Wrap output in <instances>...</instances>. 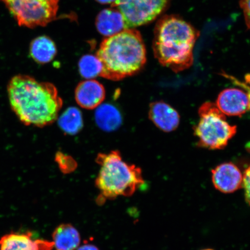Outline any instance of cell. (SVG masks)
<instances>
[{
  "label": "cell",
  "mask_w": 250,
  "mask_h": 250,
  "mask_svg": "<svg viewBox=\"0 0 250 250\" xmlns=\"http://www.w3.org/2000/svg\"><path fill=\"white\" fill-rule=\"evenodd\" d=\"M216 105L225 115L241 116L249 109V100L245 90L228 88L218 95Z\"/></svg>",
  "instance_id": "8"
},
{
  "label": "cell",
  "mask_w": 250,
  "mask_h": 250,
  "mask_svg": "<svg viewBox=\"0 0 250 250\" xmlns=\"http://www.w3.org/2000/svg\"><path fill=\"white\" fill-rule=\"evenodd\" d=\"M79 71L81 76L86 80H93L100 76L102 71V64L97 56L86 55L80 60Z\"/></svg>",
  "instance_id": "18"
},
{
  "label": "cell",
  "mask_w": 250,
  "mask_h": 250,
  "mask_svg": "<svg viewBox=\"0 0 250 250\" xmlns=\"http://www.w3.org/2000/svg\"><path fill=\"white\" fill-rule=\"evenodd\" d=\"M19 25L30 28L45 26L55 20L59 0H0Z\"/></svg>",
  "instance_id": "6"
},
{
  "label": "cell",
  "mask_w": 250,
  "mask_h": 250,
  "mask_svg": "<svg viewBox=\"0 0 250 250\" xmlns=\"http://www.w3.org/2000/svg\"><path fill=\"white\" fill-rule=\"evenodd\" d=\"M96 56L102 64L101 76L115 81L138 73L146 61L145 42L139 31L134 29L107 37Z\"/></svg>",
  "instance_id": "3"
},
{
  "label": "cell",
  "mask_w": 250,
  "mask_h": 250,
  "mask_svg": "<svg viewBox=\"0 0 250 250\" xmlns=\"http://www.w3.org/2000/svg\"><path fill=\"white\" fill-rule=\"evenodd\" d=\"M59 125L65 134H76L83 127V118L77 108L70 107L59 118Z\"/></svg>",
  "instance_id": "17"
},
{
  "label": "cell",
  "mask_w": 250,
  "mask_h": 250,
  "mask_svg": "<svg viewBox=\"0 0 250 250\" xmlns=\"http://www.w3.org/2000/svg\"><path fill=\"white\" fill-rule=\"evenodd\" d=\"M212 180L217 189L224 193H232L242 186L243 175L235 165L225 163L212 171Z\"/></svg>",
  "instance_id": "10"
},
{
  "label": "cell",
  "mask_w": 250,
  "mask_h": 250,
  "mask_svg": "<svg viewBox=\"0 0 250 250\" xmlns=\"http://www.w3.org/2000/svg\"><path fill=\"white\" fill-rule=\"evenodd\" d=\"M100 4H113L114 3L117 1V0H96Z\"/></svg>",
  "instance_id": "24"
},
{
  "label": "cell",
  "mask_w": 250,
  "mask_h": 250,
  "mask_svg": "<svg viewBox=\"0 0 250 250\" xmlns=\"http://www.w3.org/2000/svg\"><path fill=\"white\" fill-rule=\"evenodd\" d=\"M149 118L159 129L170 132L180 124V115L176 110L164 102H153L149 105Z\"/></svg>",
  "instance_id": "11"
},
{
  "label": "cell",
  "mask_w": 250,
  "mask_h": 250,
  "mask_svg": "<svg viewBox=\"0 0 250 250\" xmlns=\"http://www.w3.org/2000/svg\"><path fill=\"white\" fill-rule=\"evenodd\" d=\"M240 5L245 16L247 26L250 30V0H240Z\"/></svg>",
  "instance_id": "22"
},
{
  "label": "cell",
  "mask_w": 250,
  "mask_h": 250,
  "mask_svg": "<svg viewBox=\"0 0 250 250\" xmlns=\"http://www.w3.org/2000/svg\"><path fill=\"white\" fill-rule=\"evenodd\" d=\"M96 25L99 32L107 37L126 29L123 16L115 8L105 9L100 12L96 18Z\"/></svg>",
  "instance_id": "13"
},
{
  "label": "cell",
  "mask_w": 250,
  "mask_h": 250,
  "mask_svg": "<svg viewBox=\"0 0 250 250\" xmlns=\"http://www.w3.org/2000/svg\"><path fill=\"white\" fill-rule=\"evenodd\" d=\"M105 98V90L101 83L86 80L78 83L75 90V99L78 105L86 109L98 108Z\"/></svg>",
  "instance_id": "9"
},
{
  "label": "cell",
  "mask_w": 250,
  "mask_h": 250,
  "mask_svg": "<svg viewBox=\"0 0 250 250\" xmlns=\"http://www.w3.org/2000/svg\"><path fill=\"white\" fill-rule=\"evenodd\" d=\"M53 242L33 240L30 233L6 234L0 239V250H51Z\"/></svg>",
  "instance_id": "12"
},
{
  "label": "cell",
  "mask_w": 250,
  "mask_h": 250,
  "mask_svg": "<svg viewBox=\"0 0 250 250\" xmlns=\"http://www.w3.org/2000/svg\"><path fill=\"white\" fill-rule=\"evenodd\" d=\"M8 93L12 110L24 125L42 127L58 120L62 101L52 83L18 75L9 81Z\"/></svg>",
  "instance_id": "1"
},
{
  "label": "cell",
  "mask_w": 250,
  "mask_h": 250,
  "mask_svg": "<svg viewBox=\"0 0 250 250\" xmlns=\"http://www.w3.org/2000/svg\"><path fill=\"white\" fill-rule=\"evenodd\" d=\"M242 186L245 189L246 201L250 205V165L243 176Z\"/></svg>",
  "instance_id": "21"
},
{
  "label": "cell",
  "mask_w": 250,
  "mask_h": 250,
  "mask_svg": "<svg viewBox=\"0 0 250 250\" xmlns=\"http://www.w3.org/2000/svg\"><path fill=\"white\" fill-rule=\"evenodd\" d=\"M96 109V122L102 130L112 131L120 127L122 122L121 115L114 106L101 104Z\"/></svg>",
  "instance_id": "16"
},
{
  "label": "cell",
  "mask_w": 250,
  "mask_h": 250,
  "mask_svg": "<svg viewBox=\"0 0 250 250\" xmlns=\"http://www.w3.org/2000/svg\"><path fill=\"white\" fill-rule=\"evenodd\" d=\"M199 114L200 120L194 130L198 146L210 149L224 148L235 135L236 126L228 124L226 115L211 102L203 104Z\"/></svg>",
  "instance_id": "5"
},
{
  "label": "cell",
  "mask_w": 250,
  "mask_h": 250,
  "mask_svg": "<svg viewBox=\"0 0 250 250\" xmlns=\"http://www.w3.org/2000/svg\"><path fill=\"white\" fill-rule=\"evenodd\" d=\"M57 49L53 41L46 36H41L31 43L30 53L34 61L40 64H46L54 59Z\"/></svg>",
  "instance_id": "15"
},
{
  "label": "cell",
  "mask_w": 250,
  "mask_h": 250,
  "mask_svg": "<svg viewBox=\"0 0 250 250\" xmlns=\"http://www.w3.org/2000/svg\"><path fill=\"white\" fill-rule=\"evenodd\" d=\"M223 76L230 80L234 85L241 87L248 94L249 100V109H250V74L247 75L245 81H240L235 77L224 74Z\"/></svg>",
  "instance_id": "20"
},
{
  "label": "cell",
  "mask_w": 250,
  "mask_h": 250,
  "mask_svg": "<svg viewBox=\"0 0 250 250\" xmlns=\"http://www.w3.org/2000/svg\"><path fill=\"white\" fill-rule=\"evenodd\" d=\"M77 250H99V249L95 246L87 245L81 246Z\"/></svg>",
  "instance_id": "23"
},
{
  "label": "cell",
  "mask_w": 250,
  "mask_h": 250,
  "mask_svg": "<svg viewBox=\"0 0 250 250\" xmlns=\"http://www.w3.org/2000/svg\"><path fill=\"white\" fill-rule=\"evenodd\" d=\"M170 0H117L111 7L123 16L125 29L151 23L164 12Z\"/></svg>",
  "instance_id": "7"
},
{
  "label": "cell",
  "mask_w": 250,
  "mask_h": 250,
  "mask_svg": "<svg viewBox=\"0 0 250 250\" xmlns=\"http://www.w3.org/2000/svg\"><path fill=\"white\" fill-rule=\"evenodd\" d=\"M55 160L61 171L65 174L71 173L77 167V163L74 159L62 152L56 154Z\"/></svg>",
  "instance_id": "19"
},
{
  "label": "cell",
  "mask_w": 250,
  "mask_h": 250,
  "mask_svg": "<svg viewBox=\"0 0 250 250\" xmlns=\"http://www.w3.org/2000/svg\"><path fill=\"white\" fill-rule=\"evenodd\" d=\"M54 246L57 250H74L80 245L79 232L73 226L68 224L61 225L52 234Z\"/></svg>",
  "instance_id": "14"
},
{
  "label": "cell",
  "mask_w": 250,
  "mask_h": 250,
  "mask_svg": "<svg viewBox=\"0 0 250 250\" xmlns=\"http://www.w3.org/2000/svg\"><path fill=\"white\" fill-rule=\"evenodd\" d=\"M199 32L191 24L176 15H166L154 30L153 50L160 63L179 73L193 62V49Z\"/></svg>",
  "instance_id": "2"
},
{
  "label": "cell",
  "mask_w": 250,
  "mask_h": 250,
  "mask_svg": "<svg viewBox=\"0 0 250 250\" xmlns=\"http://www.w3.org/2000/svg\"><path fill=\"white\" fill-rule=\"evenodd\" d=\"M96 162L101 168L96 186L103 198L112 199L118 196H132L144 184L141 168L124 161L118 151L99 154Z\"/></svg>",
  "instance_id": "4"
},
{
  "label": "cell",
  "mask_w": 250,
  "mask_h": 250,
  "mask_svg": "<svg viewBox=\"0 0 250 250\" xmlns=\"http://www.w3.org/2000/svg\"><path fill=\"white\" fill-rule=\"evenodd\" d=\"M211 250V249H206V250Z\"/></svg>",
  "instance_id": "25"
}]
</instances>
